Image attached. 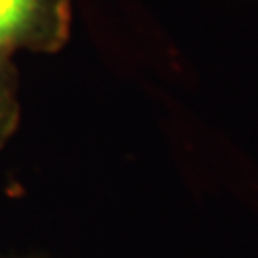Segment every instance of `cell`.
Wrapping results in <instances>:
<instances>
[{"label":"cell","mask_w":258,"mask_h":258,"mask_svg":"<svg viewBox=\"0 0 258 258\" xmlns=\"http://www.w3.org/2000/svg\"><path fill=\"white\" fill-rule=\"evenodd\" d=\"M69 31V0H0V59L19 48L55 50Z\"/></svg>","instance_id":"1"}]
</instances>
